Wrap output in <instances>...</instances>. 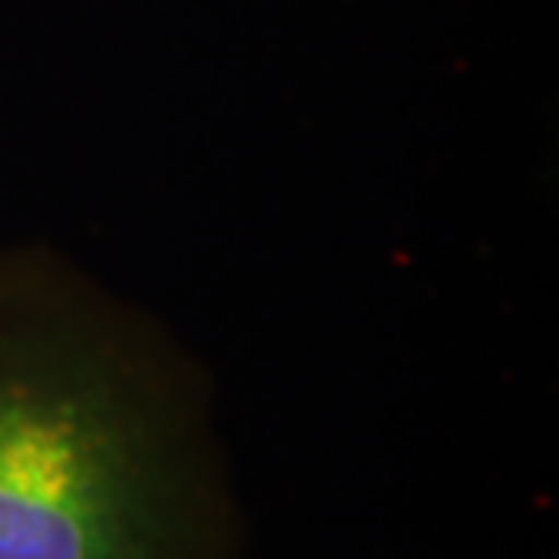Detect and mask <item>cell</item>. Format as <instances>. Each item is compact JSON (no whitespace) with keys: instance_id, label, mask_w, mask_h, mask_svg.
<instances>
[{"instance_id":"obj_1","label":"cell","mask_w":559,"mask_h":559,"mask_svg":"<svg viewBox=\"0 0 559 559\" xmlns=\"http://www.w3.org/2000/svg\"><path fill=\"white\" fill-rule=\"evenodd\" d=\"M164 404L135 345L76 290L0 273V559H175Z\"/></svg>"}]
</instances>
